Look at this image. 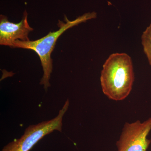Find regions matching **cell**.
Wrapping results in <instances>:
<instances>
[{
  "mask_svg": "<svg viewBox=\"0 0 151 151\" xmlns=\"http://www.w3.org/2000/svg\"><path fill=\"white\" fill-rule=\"evenodd\" d=\"M142 43L143 50L151 66V23L143 32Z\"/></svg>",
  "mask_w": 151,
  "mask_h": 151,
  "instance_id": "6",
  "label": "cell"
},
{
  "mask_svg": "<svg viewBox=\"0 0 151 151\" xmlns=\"http://www.w3.org/2000/svg\"><path fill=\"white\" fill-rule=\"evenodd\" d=\"M69 106V100L68 99L57 116L51 120L30 125L20 138L8 143L1 151H29L45 136L54 131L62 132L63 119Z\"/></svg>",
  "mask_w": 151,
  "mask_h": 151,
  "instance_id": "3",
  "label": "cell"
},
{
  "mask_svg": "<svg viewBox=\"0 0 151 151\" xmlns=\"http://www.w3.org/2000/svg\"><path fill=\"white\" fill-rule=\"evenodd\" d=\"M27 13L25 11L21 21L18 23L10 22L8 18L1 15L0 19V44L13 47L17 40H29V35L33 29L27 21Z\"/></svg>",
  "mask_w": 151,
  "mask_h": 151,
  "instance_id": "5",
  "label": "cell"
},
{
  "mask_svg": "<svg viewBox=\"0 0 151 151\" xmlns=\"http://www.w3.org/2000/svg\"><path fill=\"white\" fill-rule=\"evenodd\" d=\"M151 131V117L143 122L126 123L116 143L118 151H147L151 143L147 137Z\"/></svg>",
  "mask_w": 151,
  "mask_h": 151,
  "instance_id": "4",
  "label": "cell"
},
{
  "mask_svg": "<svg viewBox=\"0 0 151 151\" xmlns=\"http://www.w3.org/2000/svg\"><path fill=\"white\" fill-rule=\"evenodd\" d=\"M96 17L97 14L95 12L87 13L70 21L65 16V22L58 20L59 29L57 31L50 32L45 36L37 40L27 41L17 40L14 42L13 47L31 50L38 55L43 71L40 84L43 85L45 91L50 86V79L53 68L51 55L58 38L67 29L88 20L95 18Z\"/></svg>",
  "mask_w": 151,
  "mask_h": 151,
  "instance_id": "2",
  "label": "cell"
},
{
  "mask_svg": "<svg viewBox=\"0 0 151 151\" xmlns=\"http://www.w3.org/2000/svg\"><path fill=\"white\" fill-rule=\"evenodd\" d=\"M100 80L102 91L109 99L119 101L126 99L134 80L131 58L125 53L111 55L103 64Z\"/></svg>",
  "mask_w": 151,
  "mask_h": 151,
  "instance_id": "1",
  "label": "cell"
}]
</instances>
